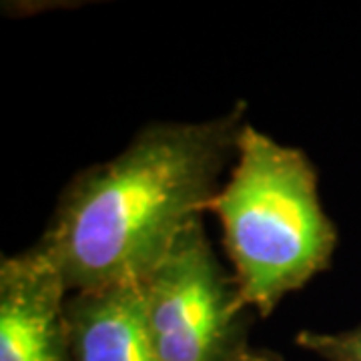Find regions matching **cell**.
<instances>
[{
	"instance_id": "cell-1",
	"label": "cell",
	"mask_w": 361,
	"mask_h": 361,
	"mask_svg": "<svg viewBox=\"0 0 361 361\" xmlns=\"http://www.w3.org/2000/svg\"><path fill=\"white\" fill-rule=\"evenodd\" d=\"M249 104L207 121H151L113 159L73 175L35 249L66 291L137 283L205 215Z\"/></svg>"
},
{
	"instance_id": "cell-2",
	"label": "cell",
	"mask_w": 361,
	"mask_h": 361,
	"mask_svg": "<svg viewBox=\"0 0 361 361\" xmlns=\"http://www.w3.org/2000/svg\"><path fill=\"white\" fill-rule=\"evenodd\" d=\"M221 227L239 307L269 317L293 291L331 267L339 241L319 197V173L299 147L249 121L229 179L207 203Z\"/></svg>"
},
{
	"instance_id": "cell-3",
	"label": "cell",
	"mask_w": 361,
	"mask_h": 361,
	"mask_svg": "<svg viewBox=\"0 0 361 361\" xmlns=\"http://www.w3.org/2000/svg\"><path fill=\"white\" fill-rule=\"evenodd\" d=\"M142 319L159 361H233L249 343L251 311L239 307L203 217L137 281Z\"/></svg>"
},
{
	"instance_id": "cell-4",
	"label": "cell",
	"mask_w": 361,
	"mask_h": 361,
	"mask_svg": "<svg viewBox=\"0 0 361 361\" xmlns=\"http://www.w3.org/2000/svg\"><path fill=\"white\" fill-rule=\"evenodd\" d=\"M63 279L35 247L0 257V361H73Z\"/></svg>"
},
{
	"instance_id": "cell-5",
	"label": "cell",
	"mask_w": 361,
	"mask_h": 361,
	"mask_svg": "<svg viewBox=\"0 0 361 361\" xmlns=\"http://www.w3.org/2000/svg\"><path fill=\"white\" fill-rule=\"evenodd\" d=\"M65 315L73 361H159L137 283L68 293Z\"/></svg>"
},
{
	"instance_id": "cell-6",
	"label": "cell",
	"mask_w": 361,
	"mask_h": 361,
	"mask_svg": "<svg viewBox=\"0 0 361 361\" xmlns=\"http://www.w3.org/2000/svg\"><path fill=\"white\" fill-rule=\"evenodd\" d=\"M295 345L323 361H361V325L341 331L301 329L297 331Z\"/></svg>"
},
{
	"instance_id": "cell-7",
	"label": "cell",
	"mask_w": 361,
	"mask_h": 361,
	"mask_svg": "<svg viewBox=\"0 0 361 361\" xmlns=\"http://www.w3.org/2000/svg\"><path fill=\"white\" fill-rule=\"evenodd\" d=\"M233 361H285L279 353L271 351V349L263 348H253V345H247L237 357Z\"/></svg>"
}]
</instances>
